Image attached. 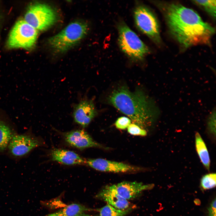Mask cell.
Returning a JSON list of instances; mask_svg holds the SVG:
<instances>
[{
  "label": "cell",
  "mask_w": 216,
  "mask_h": 216,
  "mask_svg": "<svg viewBox=\"0 0 216 216\" xmlns=\"http://www.w3.org/2000/svg\"><path fill=\"white\" fill-rule=\"evenodd\" d=\"M164 10L170 33L183 46L209 43L214 29L194 10L175 3L166 4Z\"/></svg>",
  "instance_id": "1"
},
{
  "label": "cell",
  "mask_w": 216,
  "mask_h": 216,
  "mask_svg": "<svg viewBox=\"0 0 216 216\" xmlns=\"http://www.w3.org/2000/svg\"><path fill=\"white\" fill-rule=\"evenodd\" d=\"M109 103L127 115L133 123L145 130L154 118V110L152 102L142 90L130 91L122 86L113 90L108 98Z\"/></svg>",
  "instance_id": "2"
},
{
  "label": "cell",
  "mask_w": 216,
  "mask_h": 216,
  "mask_svg": "<svg viewBox=\"0 0 216 216\" xmlns=\"http://www.w3.org/2000/svg\"><path fill=\"white\" fill-rule=\"evenodd\" d=\"M88 26L78 21L71 22L48 40L50 47L56 52H63L70 49L83 38L87 33Z\"/></svg>",
  "instance_id": "3"
},
{
  "label": "cell",
  "mask_w": 216,
  "mask_h": 216,
  "mask_svg": "<svg viewBox=\"0 0 216 216\" xmlns=\"http://www.w3.org/2000/svg\"><path fill=\"white\" fill-rule=\"evenodd\" d=\"M118 41L121 50L128 57L140 61L149 52L147 46L124 22L118 25Z\"/></svg>",
  "instance_id": "4"
},
{
  "label": "cell",
  "mask_w": 216,
  "mask_h": 216,
  "mask_svg": "<svg viewBox=\"0 0 216 216\" xmlns=\"http://www.w3.org/2000/svg\"><path fill=\"white\" fill-rule=\"evenodd\" d=\"M38 31L24 20H19L10 32L7 46L9 49H31L35 45Z\"/></svg>",
  "instance_id": "5"
},
{
  "label": "cell",
  "mask_w": 216,
  "mask_h": 216,
  "mask_svg": "<svg viewBox=\"0 0 216 216\" xmlns=\"http://www.w3.org/2000/svg\"><path fill=\"white\" fill-rule=\"evenodd\" d=\"M55 11L46 4L36 3L31 4L25 14L24 20L38 31L46 30L56 22Z\"/></svg>",
  "instance_id": "6"
},
{
  "label": "cell",
  "mask_w": 216,
  "mask_h": 216,
  "mask_svg": "<svg viewBox=\"0 0 216 216\" xmlns=\"http://www.w3.org/2000/svg\"><path fill=\"white\" fill-rule=\"evenodd\" d=\"M44 144L42 140L29 130L23 133L15 134L10 141L6 152L10 157L19 159L26 157L34 149Z\"/></svg>",
  "instance_id": "7"
},
{
  "label": "cell",
  "mask_w": 216,
  "mask_h": 216,
  "mask_svg": "<svg viewBox=\"0 0 216 216\" xmlns=\"http://www.w3.org/2000/svg\"><path fill=\"white\" fill-rule=\"evenodd\" d=\"M134 17L136 25L140 31L155 43L160 42L158 22L150 10L143 5H138L134 10Z\"/></svg>",
  "instance_id": "8"
},
{
  "label": "cell",
  "mask_w": 216,
  "mask_h": 216,
  "mask_svg": "<svg viewBox=\"0 0 216 216\" xmlns=\"http://www.w3.org/2000/svg\"><path fill=\"white\" fill-rule=\"evenodd\" d=\"M85 164L98 171L114 173L135 172L142 170L139 167L100 158L86 159Z\"/></svg>",
  "instance_id": "9"
},
{
  "label": "cell",
  "mask_w": 216,
  "mask_h": 216,
  "mask_svg": "<svg viewBox=\"0 0 216 216\" xmlns=\"http://www.w3.org/2000/svg\"><path fill=\"white\" fill-rule=\"evenodd\" d=\"M97 113L93 101L84 99L74 106L72 116L76 123L85 128L88 126Z\"/></svg>",
  "instance_id": "10"
},
{
  "label": "cell",
  "mask_w": 216,
  "mask_h": 216,
  "mask_svg": "<svg viewBox=\"0 0 216 216\" xmlns=\"http://www.w3.org/2000/svg\"><path fill=\"white\" fill-rule=\"evenodd\" d=\"M63 136L65 142L70 146L80 149L95 147L104 148L101 144L94 140L86 131L76 130L64 133Z\"/></svg>",
  "instance_id": "11"
},
{
  "label": "cell",
  "mask_w": 216,
  "mask_h": 216,
  "mask_svg": "<svg viewBox=\"0 0 216 216\" xmlns=\"http://www.w3.org/2000/svg\"><path fill=\"white\" fill-rule=\"evenodd\" d=\"M118 194L127 200L133 199L144 190L152 188V184L136 182L124 181L112 185Z\"/></svg>",
  "instance_id": "12"
},
{
  "label": "cell",
  "mask_w": 216,
  "mask_h": 216,
  "mask_svg": "<svg viewBox=\"0 0 216 216\" xmlns=\"http://www.w3.org/2000/svg\"><path fill=\"white\" fill-rule=\"evenodd\" d=\"M97 197L118 209L125 210L129 206L128 201L120 195L112 185L106 187L99 193Z\"/></svg>",
  "instance_id": "13"
},
{
  "label": "cell",
  "mask_w": 216,
  "mask_h": 216,
  "mask_svg": "<svg viewBox=\"0 0 216 216\" xmlns=\"http://www.w3.org/2000/svg\"><path fill=\"white\" fill-rule=\"evenodd\" d=\"M52 160L68 165L85 164L86 159L75 152L60 148H54L50 152Z\"/></svg>",
  "instance_id": "14"
},
{
  "label": "cell",
  "mask_w": 216,
  "mask_h": 216,
  "mask_svg": "<svg viewBox=\"0 0 216 216\" xmlns=\"http://www.w3.org/2000/svg\"><path fill=\"white\" fill-rule=\"evenodd\" d=\"M17 133L13 125L8 122L0 119V153L6 152L10 141Z\"/></svg>",
  "instance_id": "15"
},
{
  "label": "cell",
  "mask_w": 216,
  "mask_h": 216,
  "mask_svg": "<svg viewBox=\"0 0 216 216\" xmlns=\"http://www.w3.org/2000/svg\"><path fill=\"white\" fill-rule=\"evenodd\" d=\"M196 148L199 157L207 170L209 171L210 159L206 145L199 133L196 132L195 135Z\"/></svg>",
  "instance_id": "16"
},
{
  "label": "cell",
  "mask_w": 216,
  "mask_h": 216,
  "mask_svg": "<svg viewBox=\"0 0 216 216\" xmlns=\"http://www.w3.org/2000/svg\"><path fill=\"white\" fill-rule=\"evenodd\" d=\"M89 209L83 205L78 204H72L62 209L45 216H77L84 213Z\"/></svg>",
  "instance_id": "17"
},
{
  "label": "cell",
  "mask_w": 216,
  "mask_h": 216,
  "mask_svg": "<svg viewBox=\"0 0 216 216\" xmlns=\"http://www.w3.org/2000/svg\"><path fill=\"white\" fill-rule=\"evenodd\" d=\"M130 208L121 210L116 208L107 204L100 208V216H124L130 211Z\"/></svg>",
  "instance_id": "18"
},
{
  "label": "cell",
  "mask_w": 216,
  "mask_h": 216,
  "mask_svg": "<svg viewBox=\"0 0 216 216\" xmlns=\"http://www.w3.org/2000/svg\"><path fill=\"white\" fill-rule=\"evenodd\" d=\"M216 175L215 173H210L203 176L200 181V186L202 189L206 190L215 187Z\"/></svg>",
  "instance_id": "19"
},
{
  "label": "cell",
  "mask_w": 216,
  "mask_h": 216,
  "mask_svg": "<svg viewBox=\"0 0 216 216\" xmlns=\"http://www.w3.org/2000/svg\"><path fill=\"white\" fill-rule=\"evenodd\" d=\"M193 2L203 8L209 14L215 18L216 0H194Z\"/></svg>",
  "instance_id": "20"
},
{
  "label": "cell",
  "mask_w": 216,
  "mask_h": 216,
  "mask_svg": "<svg viewBox=\"0 0 216 216\" xmlns=\"http://www.w3.org/2000/svg\"><path fill=\"white\" fill-rule=\"evenodd\" d=\"M127 128L128 132L132 135L144 136L147 134L146 130L134 123H131Z\"/></svg>",
  "instance_id": "21"
},
{
  "label": "cell",
  "mask_w": 216,
  "mask_h": 216,
  "mask_svg": "<svg viewBox=\"0 0 216 216\" xmlns=\"http://www.w3.org/2000/svg\"><path fill=\"white\" fill-rule=\"evenodd\" d=\"M131 123V120L128 117H121L117 120L115 123L116 127L118 129L124 130L128 128Z\"/></svg>",
  "instance_id": "22"
},
{
  "label": "cell",
  "mask_w": 216,
  "mask_h": 216,
  "mask_svg": "<svg viewBox=\"0 0 216 216\" xmlns=\"http://www.w3.org/2000/svg\"><path fill=\"white\" fill-rule=\"evenodd\" d=\"M215 117L213 115L211 116L210 121L208 122V128L210 132L215 135Z\"/></svg>",
  "instance_id": "23"
},
{
  "label": "cell",
  "mask_w": 216,
  "mask_h": 216,
  "mask_svg": "<svg viewBox=\"0 0 216 216\" xmlns=\"http://www.w3.org/2000/svg\"><path fill=\"white\" fill-rule=\"evenodd\" d=\"M216 202L215 198L208 208L209 216H216Z\"/></svg>",
  "instance_id": "24"
},
{
  "label": "cell",
  "mask_w": 216,
  "mask_h": 216,
  "mask_svg": "<svg viewBox=\"0 0 216 216\" xmlns=\"http://www.w3.org/2000/svg\"><path fill=\"white\" fill-rule=\"evenodd\" d=\"M77 216H92V215H88V214H84V213H82V214H79V215H78Z\"/></svg>",
  "instance_id": "25"
}]
</instances>
